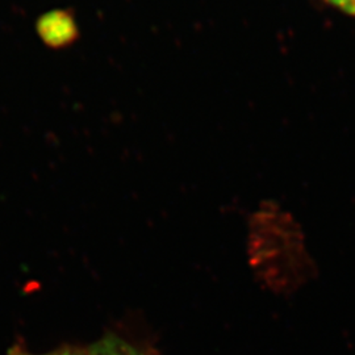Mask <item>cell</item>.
Wrapping results in <instances>:
<instances>
[{"label": "cell", "instance_id": "6da1fadb", "mask_svg": "<svg viewBox=\"0 0 355 355\" xmlns=\"http://www.w3.org/2000/svg\"><path fill=\"white\" fill-rule=\"evenodd\" d=\"M91 347L95 355H159L152 345L121 331H107Z\"/></svg>", "mask_w": 355, "mask_h": 355}, {"label": "cell", "instance_id": "7a4b0ae2", "mask_svg": "<svg viewBox=\"0 0 355 355\" xmlns=\"http://www.w3.org/2000/svg\"><path fill=\"white\" fill-rule=\"evenodd\" d=\"M40 35L51 46H61L73 40L76 35V26L69 15L51 13L41 20Z\"/></svg>", "mask_w": 355, "mask_h": 355}, {"label": "cell", "instance_id": "3957f363", "mask_svg": "<svg viewBox=\"0 0 355 355\" xmlns=\"http://www.w3.org/2000/svg\"><path fill=\"white\" fill-rule=\"evenodd\" d=\"M7 355H95L91 346H80V345H64L48 353H33L28 350L23 343H16L8 349Z\"/></svg>", "mask_w": 355, "mask_h": 355}, {"label": "cell", "instance_id": "277c9868", "mask_svg": "<svg viewBox=\"0 0 355 355\" xmlns=\"http://www.w3.org/2000/svg\"><path fill=\"white\" fill-rule=\"evenodd\" d=\"M331 7L340 10L341 12L355 16V0H324Z\"/></svg>", "mask_w": 355, "mask_h": 355}]
</instances>
